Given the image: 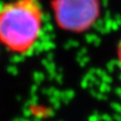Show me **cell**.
Wrapping results in <instances>:
<instances>
[{
	"label": "cell",
	"instance_id": "cell-1",
	"mask_svg": "<svg viewBox=\"0 0 121 121\" xmlns=\"http://www.w3.org/2000/svg\"><path fill=\"white\" fill-rule=\"evenodd\" d=\"M44 13L40 0H11L0 6V45L26 55L40 39Z\"/></svg>",
	"mask_w": 121,
	"mask_h": 121
},
{
	"label": "cell",
	"instance_id": "cell-3",
	"mask_svg": "<svg viewBox=\"0 0 121 121\" xmlns=\"http://www.w3.org/2000/svg\"><path fill=\"white\" fill-rule=\"evenodd\" d=\"M117 56H118V61H119V64H120V67H121V40L118 44V48H117Z\"/></svg>",
	"mask_w": 121,
	"mask_h": 121
},
{
	"label": "cell",
	"instance_id": "cell-2",
	"mask_svg": "<svg viewBox=\"0 0 121 121\" xmlns=\"http://www.w3.org/2000/svg\"><path fill=\"white\" fill-rule=\"evenodd\" d=\"M51 9L60 30L82 34L98 20L101 4L100 0H51Z\"/></svg>",
	"mask_w": 121,
	"mask_h": 121
}]
</instances>
